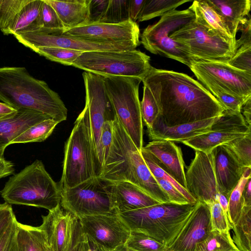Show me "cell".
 <instances>
[{"mask_svg":"<svg viewBox=\"0 0 251 251\" xmlns=\"http://www.w3.org/2000/svg\"><path fill=\"white\" fill-rule=\"evenodd\" d=\"M142 82L152 93L166 126L220 117L225 111L200 82L186 74L152 67Z\"/></svg>","mask_w":251,"mask_h":251,"instance_id":"1","label":"cell"},{"mask_svg":"<svg viewBox=\"0 0 251 251\" xmlns=\"http://www.w3.org/2000/svg\"><path fill=\"white\" fill-rule=\"evenodd\" d=\"M99 177L111 182H131L159 203L170 202L146 165L141 151L115 115L112 143Z\"/></svg>","mask_w":251,"mask_h":251,"instance_id":"2","label":"cell"},{"mask_svg":"<svg viewBox=\"0 0 251 251\" xmlns=\"http://www.w3.org/2000/svg\"><path fill=\"white\" fill-rule=\"evenodd\" d=\"M0 100L17 110L42 113L59 123L67 118L68 110L59 95L24 67L0 68Z\"/></svg>","mask_w":251,"mask_h":251,"instance_id":"3","label":"cell"},{"mask_svg":"<svg viewBox=\"0 0 251 251\" xmlns=\"http://www.w3.org/2000/svg\"><path fill=\"white\" fill-rule=\"evenodd\" d=\"M197 203H157L118 214L131 231L150 236L169 248L187 223Z\"/></svg>","mask_w":251,"mask_h":251,"instance_id":"4","label":"cell"},{"mask_svg":"<svg viewBox=\"0 0 251 251\" xmlns=\"http://www.w3.org/2000/svg\"><path fill=\"white\" fill-rule=\"evenodd\" d=\"M101 167L92 140L88 114L84 107L75 120L65 143L60 190L72 188L99 177Z\"/></svg>","mask_w":251,"mask_h":251,"instance_id":"5","label":"cell"},{"mask_svg":"<svg viewBox=\"0 0 251 251\" xmlns=\"http://www.w3.org/2000/svg\"><path fill=\"white\" fill-rule=\"evenodd\" d=\"M0 194L9 204L41 207L51 211L60 204L59 185L39 160L10 177Z\"/></svg>","mask_w":251,"mask_h":251,"instance_id":"6","label":"cell"},{"mask_svg":"<svg viewBox=\"0 0 251 251\" xmlns=\"http://www.w3.org/2000/svg\"><path fill=\"white\" fill-rule=\"evenodd\" d=\"M102 78L115 116L141 151L143 147V123L139 97L141 79L123 76Z\"/></svg>","mask_w":251,"mask_h":251,"instance_id":"7","label":"cell"},{"mask_svg":"<svg viewBox=\"0 0 251 251\" xmlns=\"http://www.w3.org/2000/svg\"><path fill=\"white\" fill-rule=\"evenodd\" d=\"M72 66L102 77L129 76L141 80L152 68L150 57L136 49L83 52Z\"/></svg>","mask_w":251,"mask_h":251,"instance_id":"8","label":"cell"},{"mask_svg":"<svg viewBox=\"0 0 251 251\" xmlns=\"http://www.w3.org/2000/svg\"><path fill=\"white\" fill-rule=\"evenodd\" d=\"M195 19L188 8L174 10L161 17L156 23L148 25L141 35L140 43L150 52L173 59L189 67L193 58L170 35Z\"/></svg>","mask_w":251,"mask_h":251,"instance_id":"9","label":"cell"},{"mask_svg":"<svg viewBox=\"0 0 251 251\" xmlns=\"http://www.w3.org/2000/svg\"><path fill=\"white\" fill-rule=\"evenodd\" d=\"M60 191L61 207L77 219L116 212L112 201L111 182L99 177Z\"/></svg>","mask_w":251,"mask_h":251,"instance_id":"10","label":"cell"},{"mask_svg":"<svg viewBox=\"0 0 251 251\" xmlns=\"http://www.w3.org/2000/svg\"><path fill=\"white\" fill-rule=\"evenodd\" d=\"M194 59L226 62L235 53L236 46L208 31L195 19L170 35Z\"/></svg>","mask_w":251,"mask_h":251,"instance_id":"11","label":"cell"},{"mask_svg":"<svg viewBox=\"0 0 251 251\" xmlns=\"http://www.w3.org/2000/svg\"><path fill=\"white\" fill-rule=\"evenodd\" d=\"M64 29L37 27L24 31L14 37L22 44L33 51L41 47H58L82 52L93 51H122L135 49L131 43H112L79 38L65 34Z\"/></svg>","mask_w":251,"mask_h":251,"instance_id":"12","label":"cell"},{"mask_svg":"<svg viewBox=\"0 0 251 251\" xmlns=\"http://www.w3.org/2000/svg\"><path fill=\"white\" fill-rule=\"evenodd\" d=\"M189 67L201 83L214 84L238 97L251 98V74L226 62L193 59Z\"/></svg>","mask_w":251,"mask_h":251,"instance_id":"13","label":"cell"},{"mask_svg":"<svg viewBox=\"0 0 251 251\" xmlns=\"http://www.w3.org/2000/svg\"><path fill=\"white\" fill-rule=\"evenodd\" d=\"M42 218L39 227L51 251H77L82 230L78 219L60 204Z\"/></svg>","mask_w":251,"mask_h":251,"instance_id":"14","label":"cell"},{"mask_svg":"<svg viewBox=\"0 0 251 251\" xmlns=\"http://www.w3.org/2000/svg\"><path fill=\"white\" fill-rule=\"evenodd\" d=\"M85 89L86 108L90 123L91 137L97 150L105 122L113 120L114 110L102 76L89 72L82 73Z\"/></svg>","mask_w":251,"mask_h":251,"instance_id":"15","label":"cell"},{"mask_svg":"<svg viewBox=\"0 0 251 251\" xmlns=\"http://www.w3.org/2000/svg\"><path fill=\"white\" fill-rule=\"evenodd\" d=\"M186 189L196 200L209 205L219 195L212 152L196 151L195 157L185 173Z\"/></svg>","mask_w":251,"mask_h":251,"instance_id":"16","label":"cell"},{"mask_svg":"<svg viewBox=\"0 0 251 251\" xmlns=\"http://www.w3.org/2000/svg\"><path fill=\"white\" fill-rule=\"evenodd\" d=\"M78 220L83 232L107 251H113L126 244L131 233L129 227L116 212Z\"/></svg>","mask_w":251,"mask_h":251,"instance_id":"17","label":"cell"},{"mask_svg":"<svg viewBox=\"0 0 251 251\" xmlns=\"http://www.w3.org/2000/svg\"><path fill=\"white\" fill-rule=\"evenodd\" d=\"M63 32L79 38L112 43H131L137 46L140 44L139 25L130 19L118 24H85L64 29Z\"/></svg>","mask_w":251,"mask_h":251,"instance_id":"18","label":"cell"},{"mask_svg":"<svg viewBox=\"0 0 251 251\" xmlns=\"http://www.w3.org/2000/svg\"><path fill=\"white\" fill-rule=\"evenodd\" d=\"M211 231L209 207L197 201L187 223L169 251H195L197 243L206 238Z\"/></svg>","mask_w":251,"mask_h":251,"instance_id":"19","label":"cell"},{"mask_svg":"<svg viewBox=\"0 0 251 251\" xmlns=\"http://www.w3.org/2000/svg\"><path fill=\"white\" fill-rule=\"evenodd\" d=\"M142 149L159 167L186 189L185 163L182 151L173 141L152 140Z\"/></svg>","mask_w":251,"mask_h":251,"instance_id":"20","label":"cell"},{"mask_svg":"<svg viewBox=\"0 0 251 251\" xmlns=\"http://www.w3.org/2000/svg\"><path fill=\"white\" fill-rule=\"evenodd\" d=\"M212 152L220 193L229 197L247 168L239 162L226 144L217 147Z\"/></svg>","mask_w":251,"mask_h":251,"instance_id":"21","label":"cell"},{"mask_svg":"<svg viewBox=\"0 0 251 251\" xmlns=\"http://www.w3.org/2000/svg\"><path fill=\"white\" fill-rule=\"evenodd\" d=\"M218 117L170 126L163 123L159 115L151 127L147 129V133L152 141L182 142L210 131L211 126Z\"/></svg>","mask_w":251,"mask_h":251,"instance_id":"22","label":"cell"},{"mask_svg":"<svg viewBox=\"0 0 251 251\" xmlns=\"http://www.w3.org/2000/svg\"><path fill=\"white\" fill-rule=\"evenodd\" d=\"M111 190L113 206L117 213L160 203L140 188L128 181L111 182Z\"/></svg>","mask_w":251,"mask_h":251,"instance_id":"23","label":"cell"},{"mask_svg":"<svg viewBox=\"0 0 251 251\" xmlns=\"http://www.w3.org/2000/svg\"><path fill=\"white\" fill-rule=\"evenodd\" d=\"M50 117L34 110L20 109L13 115L0 119V156L6 148L31 126Z\"/></svg>","mask_w":251,"mask_h":251,"instance_id":"24","label":"cell"},{"mask_svg":"<svg viewBox=\"0 0 251 251\" xmlns=\"http://www.w3.org/2000/svg\"><path fill=\"white\" fill-rule=\"evenodd\" d=\"M189 8L194 13L197 23L236 46L237 39L232 36L222 18L206 0H194Z\"/></svg>","mask_w":251,"mask_h":251,"instance_id":"25","label":"cell"},{"mask_svg":"<svg viewBox=\"0 0 251 251\" xmlns=\"http://www.w3.org/2000/svg\"><path fill=\"white\" fill-rule=\"evenodd\" d=\"M222 18L232 36L236 38L240 22L250 13V0H206Z\"/></svg>","mask_w":251,"mask_h":251,"instance_id":"26","label":"cell"},{"mask_svg":"<svg viewBox=\"0 0 251 251\" xmlns=\"http://www.w3.org/2000/svg\"><path fill=\"white\" fill-rule=\"evenodd\" d=\"M89 0H45L55 10L64 29L87 24Z\"/></svg>","mask_w":251,"mask_h":251,"instance_id":"27","label":"cell"},{"mask_svg":"<svg viewBox=\"0 0 251 251\" xmlns=\"http://www.w3.org/2000/svg\"><path fill=\"white\" fill-rule=\"evenodd\" d=\"M247 134L230 130H210L181 142L195 151L209 153L217 147Z\"/></svg>","mask_w":251,"mask_h":251,"instance_id":"28","label":"cell"},{"mask_svg":"<svg viewBox=\"0 0 251 251\" xmlns=\"http://www.w3.org/2000/svg\"><path fill=\"white\" fill-rule=\"evenodd\" d=\"M43 4V0H29L3 34H12L14 36L38 27V21Z\"/></svg>","mask_w":251,"mask_h":251,"instance_id":"29","label":"cell"},{"mask_svg":"<svg viewBox=\"0 0 251 251\" xmlns=\"http://www.w3.org/2000/svg\"><path fill=\"white\" fill-rule=\"evenodd\" d=\"M47 240L39 226L17 222V242L19 251H45Z\"/></svg>","mask_w":251,"mask_h":251,"instance_id":"30","label":"cell"},{"mask_svg":"<svg viewBox=\"0 0 251 251\" xmlns=\"http://www.w3.org/2000/svg\"><path fill=\"white\" fill-rule=\"evenodd\" d=\"M251 206H244L237 223L232 226V240L240 251H251Z\"/></svg>","mask_w":251,"mask_h":251,"instance_id":"31","label":"cell"},{"mask_svg":"<svg viewBox=\"0 0 251 251\" xmlns=\"http://www.w3.org/2000/svg\"><path fill=\"white\" fill-rule=\"evenodd\" d=\"M58 124L51 118L37 123L16 137L11 144L44 141L51 134Z\"/></svg>","mask_w":251,"mask_h":251,"instance_id":"32","label":"cell"},{"mask_svg":"<svg viewBox=\"0 0 251 251\" xmlns=\"http://www.w3.org/2000/svg\"><path fill=\"white\" fill-rule=\"evenodd\" d=\"M251 168L246 169L228 199V218L231 227L237 223L244 206L243 192L246 183L251 178Z\"/></svg>","mask_w":251,"mask_h":251,"instance_id":"33","label":"cell"},{"mask_svg":"<svg viewBox=\"0 0 251 251\" xmlns=\"http://www.w3.org/2000/svg\"><path fill=\"white\" fill-rule=\"evenodd\" d=\"M195 251H240L234 243L230 232L211 231L207 237L197 243Z\"/></svg>","mask_w":251,"mask_h":251,"instance_id":"34","label":"cell"},{"mask_svg":"<svg viewBox=\"0 0 251 251\" xmlns=\"http://www.w3.org/2000/svg\"><path fill=\"white\" fill-rule=\"evenodd\" d=\"M190 0H145L139 16V22L148 21L156 17L162 16Z\"/></svg>","mask_w":251,"mask_h":251,"instance_id":"35","label":"cell"},{"mask_svg":"<svg viewBox=\"0 0 251 251\" xmlns=\"http://www.w3.org/2000/svg\"><path fill=\"white\" fill-rule=\"evenodd\" d=\"M201 84L215 98L225 110L241 112L243 106L251 98L245 99L236 97L211 83Z\"/></svg>","mask_w":251,"mask_h":251,"instance_id":"36","label":"cell"},{"mask_svg":"<svg viewBox=\"0 0 251 251\" xmlns=\"http://www.w3.org/2000/svg\"><path fill=\"white\" fill-rule=\"evenodd\" d=\"M33 51L50 61L67 66H72L73 62L83 52L58 47H41Z\"/></svg>","mask_w":251,"mask_h":251,"instance_id":"37","label":"cell"},{"mask_svg":"<svg viewBox=\"0 0 251 251\" xmlns=\"http://www.w3.org/2000/svg\"><path fill=\"white\" fill-rule=\"evenodd\" d=\"M129 0H109L100 23L118 24L129 20Z\"/></svg>","mask_w":251,"mask_h":251,"instance_id":"38","label":"cell"},{"mask_svg":"<svg viewBox=\"0 0 251 251\" xmlns=\"http://www.w3.org/2000/svg\"><path fill=\"white\" fill-rule=\"evenodd\" d=\"M143 96L140 101L143 123L147 129L151 127L153 123L160 115L159 106L149 88L143 84Z\"/></svg>","mask_w":251,"mask_h":251,"instance_id":"39","label":"cell"},{"mask_svg":"<svg viewBox=\"0 0 251 251\" xmlns=\"http://www.w3.org/2000/svg\"><path fill=\"white\" fill-rule=\"evenodd\" d=\"M29 0H0V29L4 33Z\"/></svg>","mask_w":251,"mask_h":251,"instance_id":"40","label":"cell"},{"mask_svg":"<svg viewBox=\"0 0 251 251\" xmlns=\"http://www.w3.org/2000/svg\"><path fill=\"white\" fill-rule=\"evenodd\" d=\"M126 245L137 251H169L168 248L144 234L131 231Z\"/></svg>","mask_w":251,"mask_h":251,"instance_id":"41","label":"cell"},{"mask_svg":"<svg viewBox=\"0 0 251 251\" xmlns=\"http://www.w3.org/2000/svg\"><path fill=\"white\" fill-rule=\"evenodd\" d=\"M141 153L146 165L155 178L163 179L171 183L185 197L190 203H195L197 202L186 189L182 187L173 177L159 167L146 151L142 149Z\"/></svg>","mask_w":251,"mask_h":251,"instance_id":"42","label":"cell"},{"mask_svg":"<svg viewBox=\"0 0 251 251\" xmlns=\"http://www.w3.org/2000/svg\"><path fill=\"white\" fill-rule=\"evenodd\" d=\"M226 145L243 165L251 168V133L232 140Z\"/></svg>","mask_w":251,"mask_h":251,"instance_id":"43","label":"cell"},{"mask_svg":"<svg viewBox=\"0 0 251 251\" xmlns=\"http://www.w3.org/2000/svg\"><path fill=\"white\" fill-rule=\"evenodd\" d=\"M113 120L105 122L101 129L99 145L97 150V156L101 170L108 154L112 143Z\"/></svg>","mask_w":251,"mask_h":251,"instance_id":"44","label":"cell"},{"mask_svg":"<svg viewBox=\"0 0 251 251\" xmlns=\"http://www.w3.org/2000/svg\"><path fill=\"white\" fill-rule=\"evenodd\" d=\"M208 205L210 210L211 231L230 232L231 225L225 215L219 202L216 201Z\"/></svg>","mask_w":251,"mask_h":251,"instance_id":"45","label":"cell"},{"mask_svg":"<svg viewBox=\"0 0 251 251\" xmlns=\"http://www.w3.org/2000/svg\"><path fill=\"white\" fill-rule=\"evenodd\" d=\"M226 62L237 69L251 74V45L240 47Z\"/></svg>","mask_w":251,"mask_h":251,"instance_id":"46","label":"cell"},{"mask_svg":"<svg viewBox=\"0 0 251 251\" xmlns=\"http://www.w3.org/2000/svg\"><path fill=\"white\" fill-rule=\"evenodd\" d=\"M38 27L48 29H64L55 10L45 0H43V4L39 16Z\"/></svg>","mask_w":251,"mask_h":251,"instance_id":"47","label":"cell"},{"mask_svg":"<svg viewBox=\"0 0 251 251\" xmlns=\"http://www.w3.org/2000/svg\"><path fill=\"white\" fill-rule=\"evenodd\" d=\"M16 216L0 237V251H19L17 242Z\"/></svg>","mask_w":251,"mask_h":251,"instance_id":"48","label":"cell"},{"mask_svg":"<svg viewBox=\"0 0 251 251\" xmlns=\"http://www.w3.org/2000/svg\"><path fill=\"white\" fill-rule=\"evenodd\" d=\"M109 2V0H89L86 24L100 23L107 9Z\"/></svg>","mask_w":251,"mask_h":251,"instance_id":"49","label":"cell"},{"mask_svg":"<svg viewBox=\"0 0 251 251\" xmlns=\"http://www.w3.org/2000/svg\"><path fill=\"white\" fill-rule=\"evenodd\" d=\"M155 179L168 196L170 202L181 205L190 203L185 197L171 183L163 179Z\"/></svg>","mask_w":251,"mask_h":251,"instance_id":"50","label":"cell"},{"mask_svg":"<svg viewBox=\"0 0 251 251\" xmlns=\"http://www.w3.org/2000/svg\"><path fill=\"white\" fill-rule=\"evenodd\" d=\"M238 30H240V38L236 40V51L240 47L246 45H251V22L250 14L245 17L240 22Z\"/></svg>","mask_w":251,"mask_h":251,"instance_id":"51","label":"cell"},{"mask_svg":"<svg viewBox=\"0 0 251 251\" xmlns=\"http://www.w3.org/2000/svg\"><path fill=\"white\" fill-rule=\"evenodd\" d=\"M15 216L10 204L4 202L0 203V237Z\"/></svg>","mask_w":251,"mask_h":251,"instance_id":"52","label":"cell"},{"mask_svg":"<svg viewBox=\"0 0 251 251\" xmlns=\"http://www.w3.org/2000/svg\"><path fill=\"white\" fill-rule=\"evenodd\" d=\"M77 251H107L81 230Z\"/></svg>","mask_w":251,"mask_h":251,"instance_id":"53","label":"cell"},{"mask_svg":"<svg viewBox=\"0 0 251 251\" xmlns=\"http://www.w3.org/2000/svg\"><path fill=\"white\" fill-rule=\"evenodd\" d=\"M145 0H129V18L134 22L138 20L143 8Z\"/></svg>","mask_w":251,"mask_h":251,"instance_id":"54","label":"cell"},{"mask_svg":"<svg viewBox=\"0 0 251 251\" xmlns=\"http://www.w3.org/2000/svg\"><path fill=\"white\" fill-rule=\"evenodd\" d=\"M14 172L13 163L0 156V179L13 174Z\"/></svg>","mask_w":251,"mask_h":251,"instance_id":"55","label":"cell"},{"mask_svg":"<svg viewBox=\"0 0 251 251\" xmlns=\"http://www.w3.org/2000/svg\"><path fill=\"white\" fill-rule=\"evenodd\" d=\"M17 110L4 102H0V119L10 117L14 114Z\"/></svg>","mask_w":251,"mask_h":251,"instance_id":"56","label":"cell"},{"mask_svg":"<svg viewBox=\"0 0 251 251\" xmlns=\"http://www.w3.org/2000/svg\"><path fill=\"white\" fill-rule=\"evenodd\" d=\"M243 110L242 115L246 122L251 126V98L247 100L243 106L241 111Z\"/></svg>","mask_w":251,"mask_h":251,"instance_id":"57","label":"cell"},{"mask_svg":"<svg viewBox=\"0 0 251 251\" xmlns=\"http://www.w3.org/2000/svg\"><path fill=\"white\" fill-rule=\"evenodd\" d=\"M244 206H251V178L246 183L243 192Z\"/></svg>","mask_w":251,"mask_h":251,"instance_id":"58","label":"cell"},{"mask_svg":"<svg viewBox=\"0 0 251 251\" xmlns=\"http://www.w3.org/2000/svg\"><path fill=\"white\" fill-rule=\"evenodd\" d=\"M113 251H137L133 249H131L128 246H127L126 244H123L116 249H115Z\"/></svg>","mask_w":251,"mask_h":251,"instance_id":"59","label":"cell"},{"mask_svg":"<svg viewBox=\"0 0 251 251\" xmlns=\"http://www.w3.org/2000/svg\"><path fill=\"white\" fill-rule=\"evenodd\" d=\"M45 251H51L48 243H47V241H46V243L45 244Z\"/></svg>","mask_w":251,"mask_h":251,"instance_id":"60","label":"cell"}]
</instances>
